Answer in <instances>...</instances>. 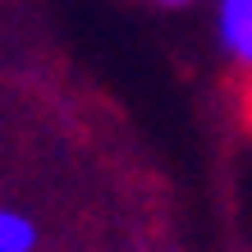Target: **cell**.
<instances>
[{"mask_svg": "<svg viewBox=\"0 0 252 252\" xmlns=\"http://www.w3.org/2000/svg\"><path fill=\"white\" fill-rule=\"evenodd\" d=\"M220 37L243 69H252V0H220Z\"/></svg>", "mask_w": 252, "mask_h": 252, "instance_id": "cell-1", "label": "cell"}, {"mask_svg": "<svg viewBox=\"0 0 252 252\" xmlns=\"http://www.w3.org/2000/svg\"><path fill=\"white\" fill-rule=\"evenodd\" d=\"M156 5H188V0H156Z\"/></svg>", "mask_w": 252, "mask_h": 252, "instance_id": "cell-3", "label": "cell"}, {"mask_svg": "<svg viewBox=\"0 0 252 252\" xmlns=\"http://www.w3.org/2000/svg\"><path fill=\"white\" fill-rule=\"evenodd\" d=\"M32 248H37V229H32V220L0 206V252H32Z\"/></svg>", "mask_w": 252, "mask_h": 252, "instance_id": "cell-2", "label": "cell"}]
</instances>
